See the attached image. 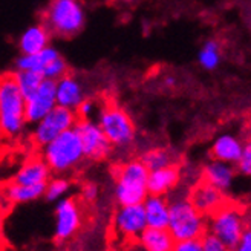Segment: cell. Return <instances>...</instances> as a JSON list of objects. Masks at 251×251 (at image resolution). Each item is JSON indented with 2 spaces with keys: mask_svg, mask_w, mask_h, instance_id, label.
<instances>
[{
  "mask_svg": "<svg viewBox=\"0 0 251 251\" xmlns=\"http://www.w3.org/2000/svg\"><path fill=\"white\" fill-rule=\"evenodd\" d=\"M25 98L12 74L0 75V130L6 138H19L25 127Z\"/></svg>",
  "mask_w": 251,
  "mask_h": 251,
  "instance_id": "1",
  "label": "cell"
},
{
  "mask_svg": "<svg viewBox=\"0 0 251 251\" xmlns=\"http://www.w3.org/2000/svg\"><path fill=\"white\" fill-rule=\"evenodd\" d=\"M167 230L175 242L202 239L207 233V216L198 211L188 198H176L169 201Z\"/></svg>",
  "mask_w": 251,
  "mask_h": 251,
  "instance_id": "2",
  "label": "cell"
},
{
  "mask_svg": "<svg viewBox=\"0 0 251 251\" xmlns=\"http://www.w3.org/2000/svg\"><path fill=\"white\" fill-rule=\"evenodd\" d=\"M43 25L51 35H77L86 25V9L81 0H49L43 12Z\"/></svg>",
  "mask_w": 251,
  "mask_h": 251,
  "instance_id": "3",
  "label": "cell"
},
{
  "mask_svg": "<svg viewBox=\"0 0 251 251\" xmlns=\"http://www.w3.org/2000/svg\"><path fill=\"white\" fill-rule=\"evenodd\" d=\"M42 158L51 173L63 175L74 170L84 159L77 130L72 127L43 146Z\"/></svg>",
  "mask_w": 251,
  "mask_h": 251,
  "instance_id": "4",
  "label": "cell"
},
{
  "mask_svg": "<svg viewBox=\"0 0 251 251\" xmlns=\"http://www.w3.org/2000/svg\"><path fill=\"white\" fill-rule=\"evenodd\" d=\"M115 176V198L120 205L143 204L147 198V176L149 170L140 159H133L126 164L117 166Z\"/></svg>",
  "mask_w": 251,
  "mask_h": 251,
  "instance_id": "5",
  "label": "cell"
},
{
  "mask_svg": "<svg viewBox=\"0 0 251 251\" xmlns=\"http://www.w3.org/2000/svg\"><path fill=\"white\" fill-rule=\"evenodd\" d=\"M207 233L215 236L227 248H233L248 230L245 210L233 202H225L207 219Z\"/></svg>",
  "mask_w": 251,
  "mask_h": 251,
  "instance_id": "6",
  "label": "cell"
},
{
  "mask_svg": "<svg viewBox=\"0 0 251 251\" xmlns=\"http://www.w3.org/2000/svg\"><path fill=\"white\" fill-rule=\"evenodd\" d=\"M97 123L112 147L124 149L135 140V124L127 112L118 106H107L100 110Z\"/></svg>",
  "mask_w": 251,
  "mask_h": 251,
  "instance_id": "7",
  "label": "cell"
},
{
  "mask_svg": "<svg viewBox=\"0 0 251 251\" xmlns=\"http://www.w3.org/2000/svg\"><path fill=\"white\" fill-rule=\"evenodd\" d=\"M78 117L74 110L55 106L51 112L40 120L37 121L32 130V141L39 147L46 146L51 143L54 138H57L60 133L72 129L75 123H77Z\"/></svg>",
  "mask_w": 251,
  "mask_h": 251,
  "instance_id": "8",
  "label": "cell"
},
{
  "mask_svg": "<svg viewBox=\"0 0 251 251\" xmlns=\"http://www.w3.org/2000/svg\"><path fill=\"white\" fill-rule=\"evenodd\" d=\"M74 129L78 133L84 158H89L92 161H101L110 155L114 147L107 141V138L104 136L103 130L100 129L97 121L77 120Z\"/></svg>",
  "mask_w": 251,
  "mask_h": 251,
  "instance_id": "9",
  "label": "cell"
},
{
  "mask_svg": "<svg viewBox=\"0 0 251 251\" xmlns=\"http://www.w3.org/2000/svg\"><path fill=\"white\" fill-rule=\"evenodd\" d=\"M81 208L78 201L74 198H63L57 201L55 207V227L54 236L58 242H66L81 228Z\"/></svg>",
  "mask_w": 251,
  "mask_h": 251,
  "instance_id": "10",
  "label": "cell"
},
{
  "mask_svg": "<svg viewBox=\"0 0 251 251\" xmlns=\"http://www.w3.org/2000/svg\"><path fill=\"white\" fill-rule=\"evenodd\" d=\"M114 228L117 234L126 241H136L146 228V218L141 204L120 205L114 216Z\"/></svg>",
  "mask_w": 251,
  "mask_h": 251,
  "instance_id": "11",
  "label": "cell"
},
{
  "mask_svg": "<svg viewBox=\"0 0 251 251\" xmlns=\"http://www.w3.org/2000/svg\"><path fill=\"white\" fill-rule=\"evenodd\" d=\"M55 106V81L43 78L39 89L25 100V118H26V123L35 124Z\"/></svg>",
  "mask_w": 251,
  "mask_h": 251,
  "instance_id": "12",
  "label": "cell"
},
{
  "mask_svg": "<svg viewBox=\"0 0 251 251\" xmlns=\"http://www.w3.org/2000/svg\"><path fill=\"white\" fill-rule=\"evenodd\" d=\"M86 98L83 83L71 74L63 75L55 81V103L57 106L66 107L75 112L78 104Z\"/></svg>",
  "mask_w": 251,
  "mask_h": 251,
  "instance_id": "13",
  "label": "cell"
},
{
  "mask_svg": "<svg viewBox=\"0 0 251 251\" xmlns=\"http://www.w3.org/2000/svg\"><path fill=\"white\" fill-rule=\"evenodd\" d=\"M192 204L196 207L198 211L202 213L204 216L213 215L219 207H222L227 201H225V193L218 190L213 185L201 181L190 193Z\"/></svg>",
  "mask_w": 251,
  "mask_h": 251,
  "instance_id": "14",
  "label": "cell"
},
{
  "mask_svg": "<svg viewBox=\"0 0 251 251\" xmlns=\"http://www.w3.org/2000/svg\"><path fill=\"white\" fill-rule=\"evenodd\" d=\"M181 179V173L176 166H167L162 169H156L149 172L147 176V192L149 195L166 196L175 187L178 185Z\"/></svg>",
  "mask_w": 251,
  "mask_h": 251,
  "instance_id": "15",
  "label": "cell"
},
{
  "mask_svg": "<svg viewBox=\"0 0 251 251\" xmlns=\"http://www.w3.org/2000/svg\"><path fill=\"white\" fill-rule=\"evenodd\" d=\"M49 179H51V170L46 166V162L43 158L34 156L19 169L12 182L22 185H46Z\"/></svg>",
  "mask_w": 251,
  "mask_h": 251,
  "instance_id": "16",
  "label": "cell"
},
{
  "mask_svg": "<svg viewBox=\"0 0 251 251\" xmlns=\"http://www.w3.org/2000/svg\"><path fill=\"white\" fill-rule=\"evenodd\" d=\"M236 176V170L231 164L213 159L202 170V181L213 185L221 192H227L231 188Z\"/></svg>",
  "mask_w": 251,
  "mask_h": 251,
  "instance_id": "17",
  "label": "cell"
},
{
  "mask_svg": "<svg viewBox=\"0 0 251 251\" xmlns=\"http://www.w3.org/2000/svg\"><path fill=\"white\" fill-rule=\"evenodd\" d=\"M244 146L245 144L241 141L239 136L233 133H222L216 138L211 146V156L216 161H222L234 166L242 153Z\"/></svg>",
  "mask_w": 251,
  "mask_h": 251,
  "instance_id": "18",
  "label": "cell"
},
{
  "mask_svg": "<svg viewBox=\"0 0 251 251\" xmlns=\"http://www.w3.org/2000/svg\"><path fill=\"white\" fill-rule=\"evenodd\" d=\"M141 205L144 210V218L149 228H167L169 201L164 196L147 195Z\"/></svg>",
  "mask_w": 251,
  "mask_h": 251,
  "instance_id": "19",
  "label": "cell"
},
{
  "mask_svg": "<svg viewBox=\"0 0 251 251\" xmlns=\"http://www.w3.org/2000/svg\"><path fill=\"white\" fill-rule=\"evenodd\" d=\"M51 45V32L43 23H35L26 28L19 39V49L22 54H35Z\"/></svg>",
  "mask_w": 251,
  "mask_h": 251,
  "instance_id": "20",
  "label": "cell"
},
{
  "mask_svg": "<svg viewBox=\"0 0 251 251\" xmlns=\"http://www.w3.org/2000/svg\"><path fill=\"white\" fill-rule=\"evenodd\" d=\"M136 241L143 251H173L175 247V239L167 228L147 227Z\"/></svg>",
  "mask_w": 251,
  "mask_h": 251,
  "instance_id": "21",
  "label": "cell"
},
{
  "mask_svg": "<svg viewBox=\"0 0 251 251\" xmlns=\"http://www.w3.org/2000/svg\"><path fill=\"white\" fill-rule=\"evenodd\" d=\"M57 57H60V52L54 46L49 45L48 48L42 49L40 52L26 54V55L22 54L16 61V69L17 71H29V72L42 74L49 63H51L52 60H55Z\"/></svg>",
  "mask_w": 251,
  "mask_h": 251,
  "instance_id": "22",
  "label": "cell"
},
{
  "mask_svg": "<svg viewBox=\"0 0 251 251\" xmlns=\"http://www.w3.org/2000/svg\"><path fill=\"white\" fill-rule=\"evenodd\" d=\"M46 185H22L11 182L5 187L3 196L11 204H26L39 199L45 195Z\"/></svg>",
  "mask_w": 251,
  "mask_h": 251,
  "instance_id": "23",
  "label": "cell"
},
{
  "mask_svg": "<svg viewBox=\"0 0 251 251\" xmlns=\"http://www.w3.org/2000/svg\"><path fill=\"white\" fill-rule=\"evenodd\" d=\"M222 61V46L218 40L208 39L198 52V63L204 71H216Z\"/></svg>",
  "mask_w": 251,
  "mask_h": 251,
  "instance_id": "24",
  "label": "cell"
},
{
  "mask_svg": "<svg viewBox=\"0 0 251 251\" xmlns=\"http://www.w3.org/2000/svg\"><path fill=\"white\" fill-rule=\"evenodd\" d=\"M12 75H14V80L19 86V91L22 92L25 100L31 97L37 89H39L40 83L43 81L42 74H37V72L16 71V74H12Z\"/></svg>",
  "mask_w": 251,
  "mask_h": 251,
  "instance_id": "25",
  "label": "cell"
},
{
  "mask_svg": "<svg viewBox=\"0 0 251 251\" xmlns=\"http://www.w3.org/2000/svg\"><path fill=\"white\" fill-rule=\"evenodd\" d=\"M140 161L146 166V169L149 172H152V170L162 169V167H167V166L173 164V156L169 150L158 147V149L147 150V152L141 156Z\"/></svg>",
  "mask_w": 251,
  "mask_h": 251,
  "instance_id": "26",
  "label": "cell"
},
{
  "mask_svg": "<svg viewBox=\"0 0 251 251\" xmlns=\"http://www.w3.org/2000/svg\"><path fill=\"white\" fill-rule=\"evenodd\" d=\"M71 192V182L69 179L63 178V176H57L49 179L45 188V195L48 201H52V202H57V201L66 198L68 193Z\"/></svg>",
  "mask_w": 251,
  "mask_h": 251,
  "instance_id": "27",
  "label": "cell"
},
{
  "mask_svg": "<svg viewBox=\"0 0 251 251\" xmlns=\"http://www.w3.org/2000/svg\"><path fill=\"white\" fill-rule=\"evenodd\" d=\"M68 74V65L66 61L60 57H57L55 60H52L49 65L45 68V71L42 72V77L45 80H52V81H57L58 78H61L63 75Z\"/></svg>",
  "mask_w": 251,
  "mask_h": 251,
  "instance_id": "28",
  "label": "cell"
},
{
  "mask_svg": "<svg viewBox=\"0 0 251 251\" xmlns=\"http://www.w3.org/2000/svg\"><path fill=\"white\" fill-rule=\"evenodd\" d=\"M98 112L100 110H98L97 101L92 98H87V97L78 104V107L75 109V114H77L78 120H92Z\"/></svg>",
  "mask_w": 251,
  "mask_h": 251,
  "instance_id": "29",
  "label": "cell"
},
{
  "mask_svg": "<svg viewBox=\"0 0 251 251\" xmlns=\"http://www.w3.org/2000/svg\"><path fill=\"white\" fill-rule=\"evenodd\" d=\"M237 166V172L245 175V176H250L251 175V146L250 144H245L244 146V150L236 162Z\"/></svg>",
  "mask_w": 251,
  "mask_h": 251,
  "instance_id": "30",
  "label": "cell"
},
{
  "mask_svg": "<svg viewBox=\"0 0 251 251\" xmlns=\"http://www.w3.org/2000/svg\"><path fill=\"white\" fill-rule=\"evenodd\" d=\"M201 241H202L204 251H230V248L225 247L219 239H216V237L211 236L210 233H205Z\"/></svg>",
  "mask_w": 251,
  "mask_h": 251,
  "instance_id": "31",
  "label": "cell"
},
{
  "mask_svg": "<svg viewBox=\"0 0 251 251\" xmlns=\"http://www.w3.org/2000/svg\"><path fill=\"white\" fill-rule=\"evenodd\" d=\"M98 195H100V188L95 182H86L81 187V198L87 204L95 202V201L98 199Z\"/></svg>",
  "mask_w": 251,
  "mask_h": 251,
  "instance_id": "32",
  "label": "cell"
},
{
  "mask_svg": "<svg viewBox=\"0 0 251 251\" xmlns=\"http://www.w3.org/2000/svg\"><path fill=\"white\" fill-rule=\"evenodd\" d=\"M173 251H204V247L201 239L179 241V242H175Z\"/></svg>",
  "mask_w": 251,
  "mask_h": 251,
  "instance_id": "33",
  "label": "cell"
},
{
  "mask_svg": "<svg viewBox=\"0 0 251 251\" xmlns=\"http://www.w3.org/2000/svg\"><path fill=\"white\" fill-rule=\"evenodd\" d=\"M230 251H251V230L248 228Z\"/></svg>",
  "mask_w": 251,
  "mask_h": 251,
  "instance_id": "34",
  "label": "cell"
},
{
  "mask_svg": "<svg viewBox=\"0 0 251 251\" xmlns=\"http://www.w3.org/2000/svg\"><path fill=\"white\" fill-rule=\"evenodd\" d=\"M6 141H8V138L5 136V133L2 130H0V155L3 153V150L6 147Z\"/></svg>",
  "mask_w": 251,
  "mask_h": 251,
  "instance_id": "35",
  "label": "cell"
},
{
  "mask_svg": "<svg viewBox=\"0 0 251 251\" xmlns=\"http://www.w3.org/2000/svg\"><path fill=\"white\" fill-rule=\"evenodd\" d=\"M175 84H176V80H175V77H167L164 80V86H167V87H173Z\"/></svg>",
  "mask_w": 251,
  "mask_h": 251,
  "instance_id": "36",
  "label": "cell"
},
{
  "mask_svg": "<svg viewBox=\"0 0 251 251\" xmlns=\"http://www.w3.org/2000/svg\"><path fill=\"white\" fill-rule=\"evenodd\" d=\"M3 248H5V241H3L2 233H0V251H3Z\"/></svg>",
  "mask_w": 251,
  "mask_h": 251,
  "instance_id": "37",
  "label": "cell"
},
{
  "mask_svg": "<svg viewBox=\"0 0 251 251\" xmlns=\"http://www.w3.org/2000/svg\"><path fill=\"white\" fill-rule=\"evenodd\" d=\"M121 2H124V3H132V2H135V0H121Z\"/></svg>",
  "mask_w": 251,
  "mask_h": 251,
  "instance_id": "38",
  "label": "cell"
},
{
  "mask_svg": "<svg viewBox=\"0 0 251 251\" xmlns=\"http://www.w3.org/2000/svg\"><path fill=\"white\" fill-rule=\"evenodd\" d=\"M136 251H143V250H141V248H138V250H136Z\"/></svg>",
  "mask_w": 251,
  "mask_h": 251,
  "instance_id": "39",
  "label": "cell"
}]
</instances>
